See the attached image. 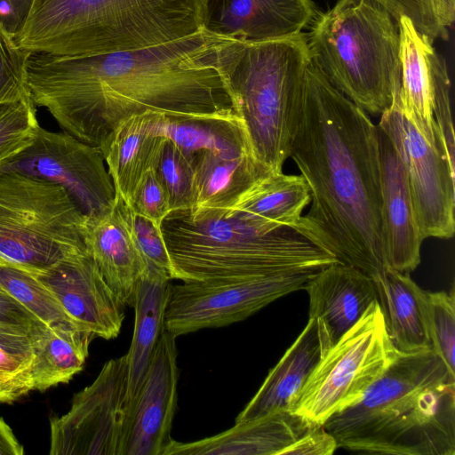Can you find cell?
I'll return each instance as SVG.
<instances>
[{
	"label": "cell",
	"mask_w": 455,
	"mask_h": 455,
	"mask_svg": "<svg viewBox=\"0 0 455 455\" xmlns=\"http://www.w3.org/2000/svg\"><path fill=\"white\" fill-rule=\"evenodd\" d=\"M400 30L401 89L403 112L431 143L445 141L433 116V92L438 67L445 60L411 20L402 16Z\"/></svg>",
	"instance_id": "obj_23"
},
{
	"label": "cell",
	"mask_w": 455,
	"mask_h": 455,
	"mask_svg": "<svg viewBox=\"0 0 455 455\" xmlns=\"http://www.w3.org/2000/svg\"><path fill=\"white\" fill-rule=\"evenodd\" d=\"M86 216L61 186L0 170V264L39 274L87 253Z\"/></svg>",
	"instance_id": "obj_8"
},
{
	"label": "cell",
	"mask_w": 455,
	"mask_h": 455,
	"mask_svg": "<svg viewBox=\"0 0 455 455\" xmlns=\"http://www.w3.org/2000/svg\"><path fill=\"white\" fill-rule=\"evenodd\" d=\"M29 54L0 28V104L30 99L27 75Z\"/></svg>",
	"instance_id": "obj_36"
},
{
	"label": "cell",
	"mask_w": 455,
	"mask_h": 455,
	"mask_svg": "<svg viewBox=\"0 0 455 455\" xmlns=\"http://www.w3.org/2000/svg\"><path fill=\"white\" fill-rule=\"evenodd\" d=\"M215 50L218 69L255 159L269 172H283L295 104L309 63L306 35L257 43L218 36Z\"/></svg>",
	"instance_id": "obj_5"
},
{
	"label": "cell",
	"mask_w": 455,
	"mask_h": 455,
	"mask_svg": "<svg viewBox=\"0 0 455 455\" xmlns=\"http://www.w3.org/2000/svg\"><path fill=\"white\" fill-rule=\"evenodd\" d=\"M0 286L44 324L69 323L78 326L35 274L0 264Z\"/></svg>",
	"instance_id": "obj_31"
},
{
	"label": "cell",
	"mask_w": 455,
	"mask_h": 455,
	"mask_svg": "<svg viewBox=\"0 0 455 455\" xmlns=\"http://www.w3.org/2000/svg\"><path fill=\"white\" fill-rule=\"evenodd\" d=\"M194 195L188 212L193 221L223 219L238 197L269 173L253 155L207 149L195 154Z\"/></svg>",
	"instance_id": "obj_22"
},
{
	"label": "cell",
	"mask_w": 455,
	"mask_h": 455,
	"mask_svg": "<svg viewBox=\"0 0 455 455\" xmlns=\"http://www.w3.org/2000/svg\"><path fill=\"white\" fill-rule=\"evenodd\" d=\"M128 220L139 250L147 267V274L173 280V269L162 229L127 205Z\"/></svg>",
	"instance_id": "obj_37"
},
{
	"label": "cell",
	"mask_w": 455,
	"mask_h": 455,
	"mask_svg": "<svg viewBox=\"0 0 455 455\" xmlns=\"http://www.w3.org/2000/svg\"><path fill=\"white\" fill-rule=\"evenodd\" d=\"M162 233L173 279L195 282L321 269L339 260L291 228L265 233L235 218L193 221L172 212Z\"/></svg>",
	"instance_id": "obj_7"
},
{
	"label": "cell",
	"mask_w": 455,
	"mask_h": 455,
	"mask_svg": "<svg viewBox=\"0 0 455 455\" xmlns=\"http://www.w3.org/2000/svg\"><path fill=\"white\" fill-rule=\"evenodd\" d=\"M374 282L387 335L395 350L414 353L432 349L427 291L409 274L391 268Z\"/></svg>",
	"instance_id": "obj_25"
},
{
	"label": "cell",
	"mask_w": 455,
	"mask_h": 455,
	"mask_svg": "<svg viewBox=\"0 0 455 455\" xmlns=\"http://www.w3.org/2000/svg\"><path fill=\"white\" fill-rule=\"evenodd\" d=\"M201 31L241 43L292 36L312 21V0H198Z\"/></svg>",
	"instance_id": "obj_16"
},
{
	"label": "cell",
	"mask_w": 455,
	"mask_h": 455,
	"mask_svg": "<svg viewBox=\"0 0 455 455\" xmlns=\"http://www.w3.org/2000/svg\"><path fill=\"white\" fill-rule=\"evenodd\" d=\"M310 203L301 175L269 172L248 188L223 219L235 218L261 232L295 228Z\"/></svg>",
	"instance_id": "obj_24"
},
{
	"label": "cell",
	"mask_w": 455,
	"mask_h": 455,
	"mask_svg": "<svg viewBox=\"0 0 455 455\" xmlns=\"http://www.w3.org/2000/svg\"><path fill=\"white\" fill-rule=\"evenodd\" d=\"M378 126L404 164L421 238H451L455 231V162L444 143L431 144L405 116L400 91Z\"/></svg>",
	"instance_id": "obj_11"
},
{
	"label": "cell",
	"mask_w": 455,
	"mask_h": 455,
	"mask_svg": "<svg viewBox=\"0 0 455 455\" xmlns=\"http://www.w3.org/2000/svg\"><path fill=\"white\" fill-rule=\"evenodd\" d=\"M0 323L31 331L44 324L1 286Z\"/></svg>",
	"instance_id": "obj_40"
},
{
	"label": "cell",
	"mask_w": 455,
	"mask_h": 455,
	"mask_svg": "<svg viewBox=\"0 0 455 455\" xmlns=\"http://www.w3.org/2000/svg\"><path fill=\"white\" fill-rule=\"evenodd\" d=\"M217 39L200 31L136 50L30 53V99L61 131L97 147L121 122L148 111L172 119L238 115L217 67Z\"/></svg>",
	"instance_id": "obj_1"
},
{
	"label": "cell",
	"mask_w": 455,
	"mask_h": 455,
	"mask_svg": "<svg viewBox=\"0 0 455 455\" xmlns=\"http://www.w3.org/2000/svg\"><path fill=\"white\" fill-rule=\"evenodd\" d=\"M310 62L367 113L381 115L401 89L398 21L377 0H338L306 35Z\"/></svg>",
	"instance_id": "obj_6"
},
{
	"label": "cell",
	"mask_w": 455,
	"mask_h": 455,
	"mask_svg": "<svg viewBox=\"0 0 455 455\" xmlns=\"http://www.w3.org/2000/svg\"><path fill=\"white\" fill-rule=\"evenodd\" d=\"M163 116L152 111L133 115L100 146L116 195L128 206L147 171L156 167L166 138L160 128Z\"/></svg>",
	"instance_id": "obj_21"
},
{
	"label": "cell",
	"mask_w": 455,
	"mask_h": 455,
	"mask_svg": "<svg viewBox=\"0 0 455 455\" xmlns=\"http://www.w3.org/2000/svg\"><path fill=\"white\" fill-rule=\"evenodd\" d=\"M319 270L172 284L164 315L165 330L177 338L242 321L275 299L304 290L307 281Z\"/></svg>",
	"instance_id": "obj_10"
},
{
	"label": "cell",
	"mask_w": 455,
	"mask_h": 455,
	"mask_svg": "<svg viewBox=\"0 0 455 455\" xmlns=\"http://www.w3.org/2000/svg\"><path fill=\"white\" fill-rule=\"evenodd\" d=\"M0 170L22 172L61 186L86 217L105 211L116 199L100 148L63 131L52 132L39 125L33 141L0 164Z\"/></svg>",
	"instance_id": "obj_13"
},
{
	"label": "cell",
	"mask_w": 455,
	"mask_h": 455,
	"mask_svg": "<svg viewBox=\"0 0 455 455\" xmlns=\"http://www.w3.org/2000/svg\"><path fill=\"white\" fill-rule=\"evenodd\" d=\"M23 446L18 442L8 424L0 418V455H22Z\"/></svg>",
	"instance_id": "obj_42"
},
{
	"label": "cell",
	"mask_w": 455,
	"mask_h": 455,
	"mask_svg": "<svg viewBox=\"0 0 455 455\" xmlns=\"http://www.w3.org/2000/svg\"><path fill=\"white\" fill-rule=\"evenodd\" d=\"M176 337L164 330L145 378L127 405L122 455H164L178 400Z\"/></svg>",
	"instance_id": "obj_14"
},
{
	"label": "cell",
	"mask_w": 455,
	"mask_h": 455,
	"mask_svg": "<svg viewBox=\"0 0 455 455\" xmlns=\"http://www.w3.org/2000/svg\"><path fill=\"white\" fill-rule=\"evenodd\" d=\"M127 204L116 195L105 211L86 217L84 241L105 281L124 306L132 307L139 280L147 267L127 216Z\"/></svg>",
	"instance_id": "obj_19"
},
{
	"label": "cell",
	"mask_w": 455,
	"mask_h": 455,
	"mask_svg": "<svg viewBox=\"0 0 455 455\" xmlns=\"http://www.w3.org/2000/svg\"><path fill=\"white\" fill-rule=\"evenodd\" d=\"M35 330L0 323V403H12L33 391Z\"/></svg>",
	"instance_id": "obj_30"
},
{
	"label": "cell",
	"mask_w": 455,
	"mask_h": 455,
	"mask_svg": "<svg viewBox=\"0 0 455 455\" xmlns=\"http://www.w3.org/2000/svg\"><path fill=\"white\" fill-rule=\"evenodd\" d=\"M398 21L407 16L417 29L431 41L446 38L448 29L454 21L451 13L441 0H377Z\"/></svg>",
	"instance_id": "obj_35"
},
{
	"label": "cell",
	"mask_w": 455,
	"mask_h": 455,
	"mask_svg": "<svg viewBox=\"0 0 455 455\" xmlns=\"http://www.w3.org/2000/svg\"><path fill=\"white\" fill-rule=\"evenodd\" d=\"M323 426L351 451L455 455V376L433 349L398 352L357 403Z\"/></svg>",
	"instance_id": "obj_3"
},
{
	"label": "cell",
	"mask_w": 455,
	"mask_h": 455,
	"mask_svg": "<svg viewBox=\"0 0 455 455\" xmlns=\"http://www.w3.org/2000/svg\"><path fill=\"white\" fill-rule=\"evenodd\" d=\"M39 125L31 99L0 104V164L27 148Z\"/></svg>",
	"instance_id": "obj_33"
},
{
	"label": "cell",
	"mask_w": 455,
	"mask_h": 455,
	"mask_svg": "<svg viewBox=\"0 0 455 455\" xmlns=\"http://www.w3.org/2000/svg\"><path fill=\"white\" fill-rule=\"evenodd\" d=\"M160 128L166 138L193 155L204 149L230 155H253L243 122L236 114L192 119H172L163 116Z\"/></svg>",
	"instance_id": "obj_29"
},
{
	"label": "cell",
	"mask_w": 455,
	"mask_h": 455,
	"mask_svg": "<svg viewBox=\"0 0 455 455\" xmlns=\"http://www.w3.org/2000/svg\"><path fill=\"white\" fill-rule=\"evenodd\" d=\"M195 155L165 138L156 171L169 197L172 212H189L193 204Z\"/></svg>",
	"instance_id": "obj_32"
},
{
	"label": "cell",
	"mask_w": 455,
	"mask_h": 455,
	"mask_svg": "<svg viewBox=\"0 0 455 455\" xmlns=\"http://www.w3.org/2000/svg\"><path fill=\"white\" fill-rule=\"evenodd\" d=\"M309 318L315 320L323 356L377 300L374 280L360 269L330 264L307 281Z\"/></svg>",
	"instance_id": "obj_17"
},
{
	"label": "cell",
	"mask_w": 455,
	"mask_h": 455,
	"mask_svg": "<svg viewBox=\"0 0 455 455\" xmlns=\"http://www.w3.org/2000/svg\"><path fill=\"white\" fill-rule=\"evenodd\" d=\"M446 7L449 9V11L455 14V0H441Z\"/></svg>",
	"instance_id": "obj_43"
},
{
	"label": "cell",
	"mask_w": 455,
	"mask_h": 455,
	"mask_svg": "<svg viewBox=\"0 0 455 455\" xmlns=\"http://www.w3.org/2000/svg\"><path fill=\"white\" fill-rule=\"evenodd\" d=\"M170 280L156 275L142 276L135 290L134 329L128 352L127 401L132 400L148 371L155 347L165 330L164 315L171 292Z\"/></svg>",
	"instance_id": "obj_28"
},
{
	"label": "cell",
	"mask_w": 455,
	"mask_h": 455,
	"mask_svg": "<svg viewBox=\"0 0 455 455\" xmlns=\"http://www.w3.org/2000/svg\"><path fill=\"white\" fill-rule=\"evenodd\" d=\"M130 207L136 214L146 218L156 228L162 229V224L171 213V208L168 195L156 169L147 171Z\"/></svg>",
	"instance_id": "obj_38"
},
{
	"label": "cell",
	"mask_w": 455,
	"mask_h": 455,
	"mask_svg": "<svg viewBox=\"0 0 455 455\" xmlns=\"http://www.w3.org/2000/svg\"><path fill=\"white\" fill-rule=\"evenodd\" d=\"M376 126L387 264L388 268L410 274L420 263L423 239L403 160L388 136Z\"/></svg>",
	"instance_id": "obj_18"
},
{
	"label": "cell",
	"mask_w": 455,
	"mask_h": 455,
	"mask_svg": "<svg viewBox=\"0 0 455 455\" xmlns=\"http://www.w3.org/2000/svg\"><path fill=\"white\" fill-rule=\"evenodd\" d=\"M311 206L295 230L374 281L388 268L377 126L310 62L297 97L290 154Z\"/></svg>",
	"instance_id": "obj_2"
},
{
	"label": "cell",
	"mask_w": 455,
	"mask_h": 455,
	"mask_svg": "<svg viewBox=\"0 0 455 455\" xmlns=\"http://www.w3.org/2000/svg\"><path fill=\"white\" fill-rule=\"evenodd\" d=\"M337 448L333 435L318 425L285 448L281 455H331Z\"/></svg>",
	"instance_id": "obj_39"
},
{
	"label": "cell",
	"mask_w": 455,
	"mask_h": 455,
	"mask_svg": "<svg viewBox=\"0 0 455 455\" xmlns=\"http://www.w3.org/2000/svg\"><path fill=\"white\" fill-rule=\"evenodd\" d=\"M432 349L455 376V296L446 291H427Z\"/></svg>",
	"instance_id": "obj_34"
},
{
	"label": "cell",
	"mask_w": 455,
	"mask_h": 455,
	"mask_svg": "<svg viewBox=\"0 0 455 455\" xmlns=\"http://www.w3.org/2000/svg\"><path fill=\"white\" fill-rule=\"evenodd\" d=\"M318 425L291 412L278 411L235 422L229 429L202 440H172L164 455H281L296 440Z\"/></svg>",
	"instance_id": "obj_20"
},
{
	"label": "cell",
	"mask_w": 455,
	"mask_h": 455,
	"mask_svg": "<svg viewBox=\"0 0 455 455\" xmlns=\"http://www.w3.org/2000/svg\"><path fill=\"white\" fill-rule=\"evenodd\" d=\"M34 359L33 391L44 392L68 383L80 372L95 337L75 324H44L32 332Z\"/></svg>",
	"instance_id": "obj_27"
},
{
	"label": "cell",
	"mask_w": 455,
	"mask_h": 455,
	"mask_svg": "<svg viewBox=\"0 0 455 455\" xmlns=\"http://www.w3.org/2000/svg\"><path fill=\"white\" fill-rule=\"evenodd\" d=\"M36 275L79 327L95 338L118 336L125 306L88 253L64 259Z\"/></svg>",
	"instance_id": "obj_15"
},
{
	"label": "cell",
	"mask_w": 455,
	"mask_h": 455,
	"mask_svg": "<svg viewBox=\"0 0 455 455\" xmlns=\"http://www.w3.org/2000/svg\"><path fill=\"white\" fill-rule=\"evenodd\" d=\"M378 300L323 355L289 411L315 425L357 403L395 358Z\"/></svg>",
	"instance_id": "obj_9"
},
{
	"label": "cell",
	"mask_w": 455,
	"mask_h": 455,
	"mask_svg": "<svg viewBox=\"0 0 455 455\" xmlns=\"http://www.w3.org/2000/svg\"><path fill=\"white\" fill-rule=\"evenodd\" d=\"M33 0H0V28L13 37L23 28Z\"/></svg>",
	"instance_id": "obj_41"
},
{
	"label": "cell",
	"mask_w": 455,
	"mask_h": 455,
	"mask_svg": "<svg viewBox=\"0 0 455 455\" xmlns=\"http://www.w3.org/2000/svg\"><path fill=\"white\" fill-rule=\"evenodd\" d=\"M200 31L198 0H33L14 39L29 53L77 56L142 49Z\"/></svg>",
	"instance_id": "obj_4"
},
{
	"label": "cell",
	"mask_w": 455,
	"mask_h": 455,
	"mask_svg": "<svg viewBox=\"0 0 455 455\" xmlns=\"http://www.w3.org/2000/svg\"><path fill=\"white\" fill-rule=\"evenodd\" d=\"M315 320L309 318L303 331L269 371L262 385L237 415L235 422L255 419L289 410L290 405L321 359Z\"/></svg>",
	"instance_id": "obj_26"
},
{
	"label": "cell",
	"mask_w": 455,
	"mask_h": 455,
	"mask_svg": "<svg viewBox=\"0 0 455 455\" xmlns=\"http://www.w3.org/2000/svg\"><path fill=\"white\" fill-rule=\"evenodd\" d=\"M125 355L103 365L74 395L70 409L50 421L51 455H122L127 413Z\"/></svg>",
	"instance_id": "obj_12"
}]
</instances>
